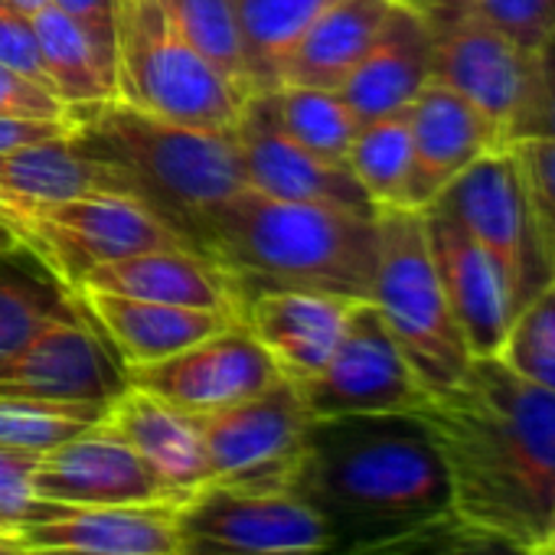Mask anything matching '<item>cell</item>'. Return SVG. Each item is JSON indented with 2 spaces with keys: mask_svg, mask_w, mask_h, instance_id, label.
Listing matches in <instances>:
<instances>
[{
  "mask_svg": "<svg viewBox=\"0 0 555 555\" xmlns=\"http://www.w3.org/2000/svg\"><path fill=\"white\" fill-rule=\"evenodd\" d=\"M0 118H34V121H73L69 108L43 86L0 66Z\"/></svg>",
  "mask_w": 555,
  "mask_h": 555,
  "instance_id": "obj_40",
  "label": "cell"
},
{
  "mask_svg": "<svg viewBox=\"0 0 555 555\" xmlns=\"http://www.w3.org/2000/svg\"><path fill=\"white\" fill-rule=\"evenodd\" d=\"M425 21L431 27V79L464 95L509 144L532 105L535 56L493 27L470 0H438Z\"/></svg>",
  "mask_w": 555,
  "mask_h": 555,
  "instance_id": "obj_8",
  "label": "cell"
},
{
  "mask_svg": "<svg viewBox=\"0 0 555 555\" xmlns=\"http://www.w3.org/2000/svg\"><path fill=\"white\" fill-rule=\"evenodd\" d=\"M8 4H14L21 14H27V17H34V14H40L47 4H50V0H8Z\"/></svg>",
  "mask_w": 555,
  "mask_h": 555,
  "instance_id": "obj_45",
  "label": "cell"
},
{
  "mask_svg": "<svg viewBox=\"0 0 555 555\" xmlns=\"http://www.w3.org/2000/svg\"><path fill=\"white\" fill-rule=\"evenodd\" d=\"M470 4L532 56H539L555 34V0H470Z\"/></svg>",
  "mask_w": 555,
  "mask_h": 555,
  "instance_id": "obj_38",
  "label": "cell"
},
{
  "mask_svg": "<svg viewBox=\"0 0 555 555\" xmlns=\"http://www.w3.org/2000/svg\"><path fill=\"white\" fill-rule=\"evenodd\" d=\"M79 288L115 292V295L173 305V308L216 311L242 321V301L225 271L186 245L154 248V251L99 264L95 271L86 274V282Z\"/></svg>",
  "mask_w": 555,
  "mask_h": 555,
  "instance_id": "obj_21",
  "label": "cell"
},
{
  "mask_svg": "<svg viewBox=\"0 0 555 555\" xmlns=\"http://www.w3.org/2000/svg\"><path fill=\"white\" fill-rule=\"evenodd\" d=\"M125 389L121 360L108 357L105 337L79 311L0 360V399L112 405Z\"/></svg>",
  "mask_w": 555,
  "mask_h": 555,
  "instance_id": "obj_14",
  "label": "cell"
},
{
  "mask_svg": "<svg viewBox=\"0 0 555 555\" xmlns=\"http://www.w3.org/2000/svg\"><path fill=\"white\" fill-rule=\"evenodd\" d=\"M177 503L63 506L14 539L27 555H177Z\"/></svg>",
  "mask_w": 555,
  "mask_h": 555,
  "instance_id": "obj_19",
  "label": "cell"
},
{
  "mask_svg": "<svg viewBox=\"0 0 555 555\" xmlns=\"http://www.w3.org/2000/svg\"><path fill=\"white\" fill-rule=\"evenodd\" d=\"M21 248V242H17V235L11 232V225L0 219V255H11V251H17Z\"/></svg>",
  "mask_w": 555,
  "mask_h": 555,
  "instance_id": "obj_44",
  "label": "cell"
},
{
  "mask_svg": "<svg viewBox=\"0 0 555 555\" xmlns=\"http://www.w3.org/2000/svg\"><path fill=\"white\" fill-rule=\"evenodd\" d=\"M529 555H555V548H552L548 542H542V545H539V548H532Z\"/></svg>",
  "mask_w": 555,
  "mask_h": 555,
  "instance_id": "obj_49",
  "label": "cell"
},
{
  "mask_svg": "<svg viewBox=\"0 0 555 555\" xmlns=\"http://www.w3.org/2000/svg\"><path fill=\"white\" fill-rule=\"evenodd\" d=\"M43 454L0 448V532L17 535L27 522H37L56 509V503L34 493V470Z\"/></svg>",
  "mask_w": 555,
  "mask_h": 555,
  "instance_id": "obj_37",
  "label": "cell"
},
{
  "mask_svg": "<svg viewBox=\"0 0 555 555\" xmlns=\"http://www.w3.org/2000/svg\"><path fill=\"white\" fill-rule=\"evenodd\" d=\"M0 555H27V552L21 548V542H17V539H11V535L0 532Z\"/></svg>",
  "mask_w": 555,
  "mask_h": 555,
  "instance_id": "obj_46",
  "label": "cell"
},
{
  "mask_svg": "<svg viewBox=\"0 0 555 555\" xmlns=\"http://www.w3.org/2000/svg\"><path fill=\"white\" fill-rule=\"evenodd\" d=\"M76 311V295L63 288L50 271L47 278L17 268L0 271V360L14 357L50 324Z\"/></svg>",
  "mask_w": 555,
  "mask_h": 555,
  "instance_id": "obj_31",
  "label": "cell"
},
{
  "mask_svg": "<svg viewBox=\"0 0 555 555\" xmlns=\"http://www.w3.org/2000/svg\"><path fill=\"white\" fill-rule=\"evenodd\" d=\"M232 4L245 47L248 82L258 95L282 86L285 60L334 0H232Z\"/></svg>",
  "mask_w": 555,
  "mask_h": 555,
  "instance_id": "obj_28",
  "label": "cell"
},
{
  "mask_svg": "<svg viewBox=\"0 0 555 555\" xmlns=\"http://www.w3.org/2000/svg\"><path fill=\"white\" fill-rule=\"evenodd\" d=\"M180 37L245 99H251L245 47L232 0H164Z\"/></svg>",
  "mask_w": 555,
  "mask_h": 555,
  "instance_id": "obj_32",
  "label": "cell"
},
{
  "mask_svg": "<svg viewBox=\"0 0 555 555\" xmlns=\"http://www.w3.org/2000/svg\"><path fill=\"white\" fill-rule=\"evenodd\" d=\"M496 360L555 396V278L513 314Z\"/></svg>",
  "mask_w": 555,
  "mask_h": 555,
  "instance_id": "obj_33",
  "label": "cell"
},
{
  "mask_svg": "<svg viewBox=\"0 0 555 555\" xmlns=\"http://www.w3.org/2000/svg\"><path fill=\"white\" fill-rule=\"evenodd\" d=\"M392 0H334L305 30L282 69V86L340 89L376 43Z\"/></svg>",
  "mask_w": 555,
  "mask_h": 555,
  "instance_id": "obj_26",
  "label": "cell"
},
{
  "mask_svg": "<svg viewBox=\"0 0 555 555\" xmlns=\"http://www.w3.org/2000/svg\"><path fill=\"white\" fill-rule=\"evenodd\" d=\"M0 66H8L14 73L27 76L30 82L50 89L43 60H40L34 17L21 14L14 4H8V0H0Z\"/></svg>",
  "mask_w": 555,
  "mask_h": 555,
  "instance_id": "obj_39",
  "label": "cell"
},
{
  "mask_svg": "<svg viewBox=\"0 0 555 555\" xmlns=\"http://www.w3.org/2000/svg\"><path fill=\"white\" fill-rule=\"evenodd\" d=\"M125 376L128 386L151 392L186 415L238 405L285 379L245 324H232L167 360L131 366Z\"/></svg>",
  "mask_w": 555,
  "mask_h": 555,
  "instance_id": "obj_13",
  "label": "cell"
},
{
  "mask_svg": "<svg viewBox=\"0 0 555 555\" xmlns=\"http://www.w3.org/2000/svg\"><path fill=\"white\" fill-rule=\"evenodd\" d=\"M271 115L292 141L318 154L321 160L347 164L350 144L360 131L350 105L334 89L278 86L268 92Z\"/></svg>",
  "mask_w": 555,
  "mask_h": 555,
  "instance_id": "obj_29",
  "label": "cell"
},
{
  "mask_svg": "<svg viewBox=\"0 0 555 555\" xmlns=\"http://www.w3.org/2000/svg\"><path fill=\"white\" fill-rule=\"evenodd\" d=\"M392 4H402V8H412V11H418V14H428L438 0H392Z\"/></svg>",
  "mask_w": 555,
  "mask_h": 555,
  "instance_id": "obj_47",
  "label": "cell"
},
{
  "mask_svg": "<svg viewBox=\"0 0 555 555\" xmlns=\"http://www.w3.org/2000/svg\"><path fill=\"white\" fill-rule=\"evenodd\" d=\"M357 301L324 292H261L242 305V324L292 383L318 376L334 357Z\"/></svg>",
  "mask_w": 555,
  "mask_h": 555,
  "instance_id": "obj_20",
  "label": "cell"
},
{
  "mask_svg": "<svg viewBox=\"0 0 555 555\" xmlns=\"http://www.w3.org/2000/svg\"><path fill=\"white\" fill-rule=\"evenodd\" d=\"M376 225L379 261L370 301L379 308L422 386L438 396L464 379L474 357L435 271L425 212L412 206H383Z\"/></svg>",
  "mask_w": 555,
  "mask_h": 555,
  "instance_id": "obj_5",
  "label": "cell"
},
{
  "mask_svg": "<svg viewBox=\"0 0 555 555\" xmlns=\"http://www.w3.org/2000/svg\"><path fill=\"white\" fill-rule=\"evenodd\" d=\"M425 232L448 308L470 357H496L513 321V301L493 258L438 206H425Z\"/></svg>",
  "mask_w": 555,
  "mask_h": 555,
  "instance_id": "obj_18",
  "label": "cell"
},
{
  "mask_svg": "<svg viewBox=\"0 0 555 555\" xmlns=\"http://www.w3.org/2000/svg\"><path fill=\"white\" fill-rule=\"evenodd\" d=\"M34 493L63 506H138L183 500L131 444L102 425L50 448L34 470Z\"/></svg>",
  "mask_w": 555,
  "mask_h": 555,
  "instance_id": "obj_16",
  "label": "cell"
},
{
  "mask_svg": "<svg viewBox=\"0 0 555 555\" xmlns=\"http://www.w3.org/2000/svg\"><path fill=\"white\" fill-rule=\"evenodd\" d=\"M431 206L448 212L493 258L509 292L513 314L548 282L509 144L470 164Z\"/></svg>",
  "mask_w": 555,
  "mask_h": 555,
  "instance_id": "obj_12",
  "label": "cell"
},
{
  "mask_svg": "<svg viewBox=\"0 0 555 555\" xmlns=\"http://www.w3.org/2000/svg\"><path fill=\"white\" fill-rule=\"evenodd\" d=\"M232 134L242 154L248 190L288 203H324L366 216L379 212L347 164L321 160L278 128L268 92H258L245 102Z\"/></svg>",
  "mask_w": 555,
  "mask_h": 555,
  "instance_id": "obj_15",
  "label": "cell"
},
{
  "mask_svg": "<svg viewBox=\"0 0 555 555\" xmlns=\"http://www.w3.org/2000/svg\"><path fill=\"white\" fill-rule=\"evenodd\" d=\"M177 555H331L324 519L292 490L245 493L203 483L173 513Z\"/></svg>",
  "mask_w": 555,
  "mask_h": 555,
  "instance_id": "obj_10",
  "label": "cell"
},
{
  "mask_svg": "<svg viewBox=\"0 0 555 555\" xmlns=\"http://www.w3.org/2000/svg\"><path fill=\"white\" fill-rule=\"evenodd\" d=\"M193 418L206 448L209 483L245 493L292 490L311 425L292 379H278L238 405Z\"/></svg>",
  "mask_w": 555,
  "mask_h": 555,
  "instance_id": "obj_9",
  "label": "cell"
},
{
  "mask_svg": "<svg viewBox=\"0 0 555 555\" xmlns=\"http://www.w3.org/2000/svg\"><path fill=\"white\" fill-rule=\"evenodd\" d=\"M99 425L131 444L177 496H186L212 480L196 418L160 402L151 392L128 386L105 409V418Z\"/></svg>",
  "mask_w": 555,
  "mask_h": 555,
  "instance_id": "obj_24",
  "label": "cell"
},
{
  "mask_svg": "<svg viewBox=\"0 0 555 555\" xmlns=\"http://www.w3.org/2000/svg\"><path fill=\"white\" fill-rule=\"evenodd\" d=\"M331 555H529V548L503 535L474 529L454 513H444L409 532H399L370 545H357L347 552H331Z\"/></svg>",
  "mask_w": 555,
  "mask_h": 555,
  "instance_id": "obj_35",
  "label": "cell"
},
{
  "mask_svg": "<svg viewBox=\"0 0 555 555\" xmlns=\"http://www.w3.org/2000/svg\"><path fill=\"white\" fill-rule=\"evenodd\" d=\"M63 14H69L82 34L89 37L92 50L115 73V50H118V4L121 0H50ZM118 82V79H115Z\"/></svg>",
  "mask_w": 555,
  "mask_h": 555,
  "instance_id": "obj_41",
  "label": "cell"
},
{
  "mask_svg": "<svg viewBox=\"0 0 555 555\" xmlns=\"http://www.w3.org/2000/svg\"><path fill=\"white\" fill-rule=\"evenodd\" d=\"M292 493L324 519L334 552L451 513L448 470L418 415L311 418Z\"/></svg>",
  "mask_w": 555,
  "mask_h": 555,
  "instance_id": "obj_2",
  "label": "cell"
},
{
  "mask_svg": "<svg viewBox=\"0 0 555 555\" xmlns=\"http://www.w3.org/2000/svg\"><path fill=\"white\" fill-rule=\"evenodd\" d=\"M89 193H131L125 173L69 138L37 141L0 154V206H47Z\"/></svg>",
  "mask_w": 555,
  "mask_h": 555,
  "instance_id": "obj_25",
  "label": "cell"
},
{
  "mask_svg": "<svg viewBox=\"0 0 555 555\" xmlns=\"http://www.w3.org/2000/svg\"><path fill=\"white\" fill-rule=\"evenodd\" d=\"M73 295L76 305L86 308L89 324L115 347L125 370L167 360L232 324H242L216 311L173 308V305L141 301L99 288H79Z\"/></svg>",
  "mask_w": 555,
  "mask_h": 555,
  "instance_id": "obj_22",
  "label": "cell"
},
{
  "mask_svg": "<svg viewBox=\"0 0 555 555\" xmlns=\"http://www.w3.org/2000/svg\"><path fill=\"white\" fill-rule=\"evenodd\" d=\"M545 542L555 548V500H552V519H548V539Z\"/></svg>",
  "mask_w": 555,
  "mask_h": 555,
  "instance_id": "obj_48",
  "label": "cell"
},
{
  "mask_svg": "<svg viewBox=\"0 0 555 555\" xmlns=\"http://www.w3.org/2000/svg\"><path fill=\"white\" fill-rule=\"evenodd\" d=\"M0 219L11 225L21 248L69 292H79L86 274L99 264L183 245V238L131 193H89L47 206H0Z\"/></svg>",
  "mask_w": 555,
  "mask_h": 555,
  "instance_id": "obj_7",
  "label": "cell"
},
{
  "mask_svg": "<svg viewBox=\"0 0 555 555\" xmlns=\"http://www.w3.org/2000/svg\"><path fill=\"white\" fill-rule=\"evenodd\" d=\"M415 415L444 461L451 513L529 552L539 548L555 500V396L496 357H474L464 379Z\"/></svg>",
  "mask_w": 555,
  "mask_h": 555,
  "instance_id": "obj_1",
  "label": "cell"
},
{
  "mask_svg": "<svg viewBox=\"0 0 555 555\" xmlns=\"http://www.w3.org/2000/svg\"><path fill=\"white\" fill-rule=\"evenodd\" d=\"M347 167L366 190V196L383 206H409V177H412V131L409 108L360 125Z\"/></svg>",
  "mask_w": 555,
  "mask_h": 555,
  "instance_id": "obj_30",
  "label": "cell"
},
{
  "mask_svg": "<svg viewBox=\"0 0 555 555\" xmlns=\"http://www.w3.org/2000/svg\"><path fill=\"white\" fill-rule=\"evenodd\" d=\"M412 131V177H409V206H431L470 164L506 147L500 128L480 115L464 95L448 89L438 79H428L425 89L409 105Z\"/></svg>",
  "mask_w": 555,
  "mask_h": 555,
  "instance_id": "obj_17",
  "label": "cell"
},
{
  "mask_svg": "<svg viewBox=\"0 0 555 555\" xmlns=\"http://www.w3.org/2000/svg\"><path fill=\"white\" fill-rule=\"evenodd\" d=\"M509 154L519 167L532 238L539 261L555 278V141L552 138H516L509 141Z\"/></svg>",
  "mask_w": 555,
  "mask_h": 555,
  "instance_id": "obj_36",
  "label": "cell"
},
{
  "mask_svg": "<svg viewBox=\"0 0 555 555\" xmlns=\"http://www.w3.org/2000/svg\"><path fill=\"white\" fill-rule=\"evenodd\" d=\"M431 79V27L425 14L392 4L376 43L337 89L360 125L405 112Z\"/></svg>",
  "mask_w": 555,
  "mask_h": 555,
  "instance_id": "obj_23",
  "label": "cell"
},
{
  "mask_svg": "<svg viewBox=\"0 0 555 555\" xmlns=\"http://www.w3.org/2000/svg\"><path fill=\"white\" fill-rule=\"evenodd\" d=\"M79 151L118 167L151 212H157L186 248L199 251L209 216L248 190L232 131H203L108 102L76 118Z\"/></svg>",
  "mask_w": 555,
  "mask_h": 555,
  "instance_id": "obj_4",
  "label": "cell"
},
{
  "mask_svg": "<svg viewBox=\"0 0 555 555\" xmlns=\"http://www.w3.org/2000/svg\"><path fill=\"white\" fill-rule=\"evenodd\" d=\"M295 389L311 418L415 415L431 399L373 301L350 308L344 337L327 366L295 383Z\"/></svg>",
  "mask_w": 555,
  "mask_h": 555,
  "instance_id": "obj_11",
  "label": "cell"
},
{
  "mask_svg": "<svg viewBox=\"0 0 555 555\" xmlns=\"http://www.w3.org/2000/svg\"><path fill=\"white\" fill-rule=\"evenodd\" d=\"M73 121H34V118H0V154L37 144V141H53V138H69Z\"/></svg>",
  "mask_w": 555,
  "mask_h": 555,
  "instance_id": "obj_43",
  "label": "cell"
},
{
  "mask_svg": "<svg viewBox=\"0 0 555 555\" xmlns=\"http://www.w3.org/2000/svg\"><path fill=\"white\" fill-rule=\"evenodd\" d=\"M516 138H552L555 141V34L535 56V92H532L529 115Z\"/></svg>",
  "mask_w": 555,
  "mask_h": 555,
  "instance_id": "obj_42",
  "label": "cell"
},
{
  "mask_svg": "<svg viewBox=\"0 0 555 555\" xmlns=\"http://www.w3.org/2000/svg\"><path fill=\"white\" fill-rule=\"evenodd\" d=\"M34 30L40 43L47 86L69 108L73 125L79 115L118 102L115 73L105 69L89 37L69 14H63L56 4H47L40 14H34Z\"/></svg>",
  "mask_w": 555,
  "mask_h": 555,
  "instance_id": "obj_27",
  "label": "cell"
},
{
  "mask_svg": "<svg viewBox=\"0 0 555 555\" xmlns=\"http://www.w3.org/2000/svg\"><path fill=\"white\" fill-rule=\"evenodd\" d=\"M108 405H69V402H30L0 399V448L37 451L50 448L95 428Z\"/></svg>",
  "mask_w": 555,
  "mask_h": 555,
  "instance_id": "obj_34",
  "label": "cell"
},
{
  "mask_svg": "<svg viewBox=\"0 0 555 555\" xmlns=\"http://www.w3.org/2000/svg\"><path fill=\"white\" fill-rule=\"evenodd\" d=\"M199 255L225 271L242 305L261 292H324L370 301L379 225L376 212L242 190L203 225Z\"/></svg>",
  "mask_w": 555,
  "mask_h": 555,
  "instance_id": "obj_3",
  "label": "cell"
},
{
  "mask_svg": "<svg viewBox=\"0 0 555 555\" xmlns=\"http://www.w3.org/2000/svg\"><path fill=\"white\" fill-rule=\"evenodd\" d=\"M115 79L118 102L203 131H235L248 102L180 37L164 0L118 4Z\"/></svg>",
  "mask_w": 555,
  "mask_h": 555,
  "instance_id": "obj_6",
  "label": "cell"
}]
</instances>
